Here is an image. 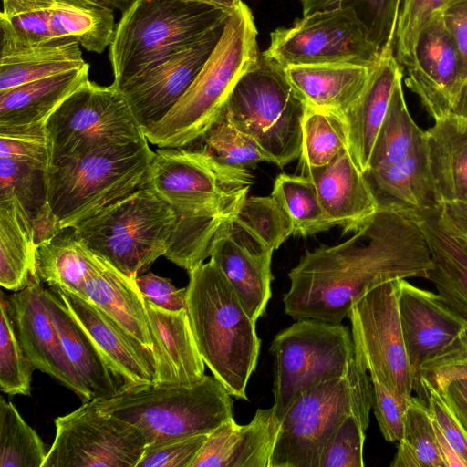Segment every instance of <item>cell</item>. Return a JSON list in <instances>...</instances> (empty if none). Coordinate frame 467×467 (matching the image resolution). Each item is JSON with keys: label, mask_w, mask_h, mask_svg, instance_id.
<instances>
[{"label": "cell", "mask_w": 467, "mask_h": 467, "mask_svg": "<svg viewBox=\"0 0 467 467\" xmlns=\"http://www.w3.org/2000/svg\"><path fill=\"white\" fill-rule=\"evenodd\" d=\"M433 267L419 224L388 208L378 211L348 240L306 252L290 270L283 296L294 320L341 323L368 291L389 281L428 277Z\"/></svg>", "instance_id": "obj_1"}, {"label": "cell", "mask_w": 467, "mask_h": 467, "mask_svg": "<svg viewBox=\"0 0 467 467\" xmlns=\"http://www.w3.org/2000/svg\"><path fill=\"white\" fill-rule=\"evenodd\" d=\"M253 179L249 170L223 166L197 149L154 151L148 186L177 216L164 256L188 272L210 257L219 228L247 197Z\"/></svg>", "instance_id": "obj_2"}, {"label": "cell", "mask_w": 467, "mask_h": 467, "mask_svg": "<svg viewBox=\"0 0 467 467\" xmlns=\"http://www.w3.org/2000/svg\"><path fill=\"white\" fill-rule=\"evenodd\" d=\"M188 273L187 311L200 354L233 397L248 400L260 353L255 321L211 260Z\"/></svg>", "instance_id": "obj_3"}, {"label": "cell", "mask_w": 467, "mask_h": 467, "mask_svg": "<svg viewBox=\"0 0 467 467\" xmlns=\"http://www.w3.org/2000/svg\"><path fill=\"white\" fill-rule=\"evenodd\" d=\"M257 29L248 5L241 1L198 75L169 113L145 129L159 148H182L199 140L223 115L242 76L258 60Z\"/></svg>", "instance_id": "obj_4"}, {"label": "cell", "mask_w": 467, "mask_h": 467, "mask_svg": "<svg viewBox=\"0 0 467 467\" xmlns=\"http://www.w3.org/2000/svg\"><path fill=\"white\" fill-rule=\"evenodd\" d=\"M232 397L213 375H205L192 384L149 383L93 400L102 413L138 429L150 448L209 434L234 418Z\"/></svg>", "instance_id": "obj_5"}, {"label": "cell", "mask_w": 467, "mask_h": 467, "mask_svg": "<svg viewBox=\"0 0 467 467\" xmlns=\"http://www.w3.org/2000/svg\"><path fill=\"white\" fill-rule=\"evenodd\" d=\"M145 140L101 148L50 165L47 203L59 228H73L148 185L154 155Z\"/></svg>", "instance_id": "obj_6"}, {"label": "cell", "mask_w": 467, "mask_h": 467, "mask_svg": "<svg viewBox=\"0 0 467 467\" xmlns=\"http://www.w3.org/2000/svg\"><path fill=\"white\" fill-rule=\"evenodd\" d=\"M372 382L356 365L343 377L319 381L302 392L280 421L268 467H319L321 454L349 415L366 429Z\"/></svg>", "instance_id": "obj_7"}, {"label": "cell", "mask_w": 467, "mask_h": 467, "mask_svg": "<svg viewBox=\"0 0 467 467\" xmlns=\"http://www.w3.org/2000/svg\"><path fill=\"white\" fill-rule=\"evenodd\" d=\"M232 11L192 0H136L115 28L109 59L119 87L150 64L199 39Z\"/></svg>", "instance_id": "obj_8"}, {"label": "cell", "mask_w": 467, "mask_h": 467, "mask_svg": "<svg viewBox=\"0 0 467 467\" xmlns=\"http://www.w3.org/2000/svg\"><path fill=\"white\" fill-rule=\"evenodd\" d=\"M176 222L173 209L147 185L71 229L94 254L136 279L165 254Z\"/></svg>", "instance_id": "obj_9"}, {"label": "cell", "mask_w": 467, "mask_h": 467, "mask_svg": "<svg viewBox=\"0 0 467 467\" xmlns=\"http://www.w3.org/2000/svg\"><path fill=\"white\" fill-rule=\"evenodd\" d=\"M306 108L284 67L260 55L230 94L223 116L283 168L301 155Z\"/></svg>", "instance_id": "obj_10"}, {"label": "cell", "mask_w": 467, "mask_h": 467, "mask_svg": "<svg viewBox=\"0 0 467 467\" xmlns=\"http://www.w3.org/2000/svg\"><path fill=\"white\" fill-rule=\"evenodd\" d=\"M274 403L277 420L314 384L343 377L356 365L348 327L316 319L296 320L274 338Z\"/></svg>", "instance_id": "obj_11"}, {"label": "cell", "mask_w": 467, "mask_h": 467, "mask_svg": "<svg viewBox=\"0 0 467 467\" xmlns=\"http://www.w3.org/2000/svg\"><path fill=\"white\" fill-rule=\"evenodd\" d=\"M51 164L77 159L101 148L143 141L119 87L100 86L89 79L71 93L46 124Z\"/></svg>", "instance_id": "obj_12"}, {"label": "cell", "mask_w": 467, "mask_h": 467, "mask_svg": "<svg viewBox=\"0 0 467 467\" xmlns=\"http://www.w3.org/2000/svg\"><path fill=\"white\" fill-rule=\"evenodd\" d=\"M400 280L381 284L350 308L355 361L400 398L410 400L415 376L406 352L399 314Z\"/></svg>", "instance_id": "obj_13"}, {"label": "cell", "mask_w": 467, "mask_h": 467, "mask_svg": "<svg viewBox=\"0 0 467 467\" xmlns=\"http://www.w3.org/2000/svg\"><path fill=\"white\" fill-rule=\"evenodd\" d=\"M381 50L352 7L317 11L291 26L271 32L261 54L285 67L290 65L352 63L373 65Z\"/></svg>", "instance_id": "obj_14"}, {"label": "cell", "mask_w": 467, "mask_h": 467, "mask_svg": "<svg viewBox=\"0 0 467 467\" xmlns=\"http://www.w3.org/2000/svg\"><path fill=\"white\" fill-rule=\"evenodd\" d=\"M1 45L26 46L74 37L102 53L114 33L112 9L85 0H2Z\"/></svg>", "instance_id": "obj_15"}, {"label": "cell", "mask_w": 467, "mask_h": 467, "mask_svg": "<svg viewBox=\"0 0 467 467\" xmlns=\"http://www.w3.org/2000/svg\"><path fill=\"white\" fill-rule=\"evenodd\" d=\"M55 427L42 467H137L146 448L138 429L102 413L93 400L56 418Z\"/></svg>", "instance_id": "obj_16"}, {"label": "cell", "mask_w": 467, "mask_h": 467, "mask_svg": "<svg viewBox=\"0 0 467 467\" xmlns=\"http://www.w3.org/2000/svg\"><path fill=\"white\" fill-rule=\"evenodd\" d=\"M51 149L46 128L0 132V202L13 200L38 246L63 232L47 203Z\"/></svg>", "instance_id": "obj_17"}, {"label": "cell", "mask_w": 467, "mask_h": 467, "mask_svg": "<svg viewBox=\"0 0 467 467\" xmlns=\"http://www.w3.org/2000/svg\"><path fill=\"white\" fill-rule=\"evenodd\" d=\"M224 24L155 61L119 87L143 130L163 119L183 96L216 46Z\"/></svg>", "instance_id": "obj_18"}, {"label": "cell", "mask_w": 467, "mask_h": 467, "mask_svg": "<svg viewBox=\"0 0 467 467\" xmlns=\"http://www.w3.org/2000/svg\"><path fill=\"white\" fill-rule=\"evenodd\" d=\"M16 337L35 368L79 396L93 395L67 357L44 299V287L31 285L5 297Z\"/></svg>", "instance_id": "obj_19"}, {"label": "cell", "mask_w": 467, "mask_h": 467, "mask_svg": "<svg viewBox=\"0 0 467 467\" xmlns=\"http://www.w3.org/2000/svg\"><path fill=\"white\" fill-rule=\"evenodd\" d=\"M399 314L410 368L417 383L421 366L441 355L467 329V319L439 293L400 280ZM415 388V387H414Z\"/></svg>", "instance_id": "obj_20"}, {"label": "cell", "mask_w": 467, "mask_h": 467, "mask_svg": "<svg viewBox=\"0 0 467 467\" xmlns=\"http://www.w3.org/2000/svg\"><path fill=\"white\" fill-rule=\"evenodd\" d=\"M273 253L233 217L221 225L211 246L210 260L255 322L265 313L271 297Z\"/></svg>", "instance_id": "obj_21"}, {"label": "cell", "mask_w": 467, "mask_h": 467, "mask_svg": "<svg viewBox=\"0 0 467 467\" xmlns=\"http://www.w3.org/2000/svg\"><path fill=\"white\" fill-rule=\"evenodd\" d=\"M406 71L405 85L434 120L453 111L462 87V67L441 11L420 33L414 64Z\"/></svg>", "instance_id": "obj_22"}, {"label": "cell", "mask_w": 467, "mask_h": 467, "mask_svg": "<svg viewBox=\"0 0 467 467\" xmlns=\"http://www.w3.org/2000/svg\"><path fill=\"white\" fill-rule=\"evenodd\" d=\"M314 182L323 211L333 226L356 232L379 208L371 187L348 147L327 165L303 168Z\"/></svg>", "instance_id": "obj_23"}, {"label": "cell", "mask_w": 467, "mask_h": 467, "mask_svg": "<svg viewBox=\"0 0 467 467\" xmlns=\"http://www.w3.org/2000/svg\"><path fill=\"white\" fill-rule=\"evenodd\" d=\"M54 291L128 388L153 382L154 359L150 349L88 300L67 291Z\"/></svg>", "instance_id": "obj_24"}, {"label": "cell", "mask_w": 467, "mask_h": 467, "mask_svg": "<svg viewBox=\"0 0 467 467\" xmlns=\"http://www.w3.org/2000/svg\"><path fill=\"white\" fill-rule=\"evenodd\" d=\"M153 342V384H192L205 376L187 309L170 311L145 300Z\"/></svg>", "instance_id": "obj_25"}, {"label": "cell", "mask_w": 467, "mask_h": 467, "mask_svg": "<svg viewBox=\"0 0 467 467\" xmlns=\"http://www.w3.org/2000/svg\"><path fill=\"white\" fill-rule=\"evenodd\" d=\"M279 424L272 407L244 425L231 418L208 434L192 467H268Z\"/></svg>", "instance_id": "obj_26"}, {"label": "cell", "mask_w": 467, "mask_h": 467, "mask_svg": "<svg viewBox=\"0 0 467 467\" xmlns=\"http://www.w3.org/2000/svg\"><path fill=\"white\" fill-rule=\"evenodd\" d=\"M406 215L419 224L431 252L433 267L427 279L467 319V239L446 221L441 206Z\"/></svg>", "instance_id": "obj_27"}, {"label": "cell", "mask_w": 467, "mask_h": 467, "mask_svg": "<svg viewBox=\"0 0 467 467\" xmlns=\"http://www.w3.org/2000/svg\"><path fill=\"white\" fill-rule=\"evenodd\" d=\"M89 65L0 92V132L46 128L60 104L88 80Z\"/></svg>", "instance_id": "obj_28"}, {"label": "cell", "mask_w": 467, "mask_h": 467, "mask_svg": "<svg viewBox=\"0 0 467 467\" xmlns=\"http://www.w3.org/2000/svg\"><path fill=\"white\" fill-rule=\"evenodd\" d=\"M402 75L393 48L381 50L364 90L343 114L348 130V149L364 173L369 169L373 146L396 81Z\"/></svg>", "instance_id": "obj_29"}, {"label": "cell", "mask_w": 467, "mask_h": 467, "mask_svg": "<svg viewBox=\"0 0 467 467\" xmlns=\"http://www.w3.org/2000/svg\"><path fill=\"white\" fill-rule=\"evenodd\" d=\"M365 176L379 206L404 214L441 206L434 190L423 139L402 160Z\"/></svg>", "instance_id": "obj_30"}, {"label": "cell", "mask_w": 467, "mask_h": 467, "mask_svg": "<svg viewBox=\"0 0 467 467\" xmlns=\"http://www.w3.org/2000/svg\"><path fill=\"white\" fill-rule=\"evenodd\" d=\"M44 299L69 361L89 389L93 399H110L128 386L52 289L44 287Z\"/></svg>", "instance_id": "obj_31"}, {"label": "cell", "mask_w": 467, "mask_h": 467, "mask_svg": "<svg viewBox=\"0 0 467 467\" xmlns=\"http://www.w3.org/2000/svg\"><path fill=\"white\" fill-rule=\"evenodd\" d=\"M375 64L290 65L284 71L306 107L343 115L364 90Z\"/></svg>", "instance_id": "obj_32"}, {"label": "cell", "mask_w": 467, "mask_h": 467, "mask_svg": "<svg viewBox=\"0 0 467 467\" xmlns=\"http://www.w3.org/2000/svg\"><path fill=\"white\" fill-rule=\"evenodd\" d=\"M85 295L87 300L152 352L146 302L135 279L93 253Z\"/></svg>", "instance_id": "obj_33"}, {"label": "cell", "mask_w": 467, "mask_h": 467, "mask_svg": "<svg viewBox=\"0 0 467 467\" xmlns=\"http://www.w3.org/2000/svg\"><path fill=\"white\" fill-rule=\"evenodd\" d=\"M424 143L438 202L467 203V118L451 112L434 120Z\"/></svg>", "instance_id": "obj_34"}, {"label": "cell", "mask_w": 467, "mask_h": 467, "mask_svg": "<svg viewBox=\"0 0 467 467\" xmlns=\"http://www.w3.org/2000/svg\"><path fill=\"white\" fill-rule=\"evenodd\" d=\"M87 64L74 37L26 46L1 45L0 92Z\"/></svg>", "instance_id": "obj_35"}, {"label": "cell", "mask_w": 467, "mask_h": 467, "mask_svg": "<svg viewBox=\"0 0 467 467\" xmlns=\"http://www.w3.org/2000/svg\"><path fill=\"white\" fill-rule=\"evenodd\" d=\"M33 230L13 200L0 202V285L17 292L41 284Z\"/></svg>", "instance_id": "obj_36"}, {"label": "cell", "mask_w": 467, "mask_h": 467, "mask_svg": "<svg viewBox=\"0 0 467 467\" xmlns=\"http://www.w3.org/2000/svg\"><path fill=\"white\" fill-rule=\"evenodd\" d=\"M63 232L36 247L38 276L51 289L86 299L93 252L73 233L62 234Z\"/></svg>", "instance_id": "obj_37"}, {"label": "cell", "mask_w": 467, "mask_h": 467, "mask_svg": "<svg viewBox=\"0 0 467 467\" xmlns=\"http://www.w3.org/2000/svg\"><path fill=\"white\" fill-rule=\"evenodd\" d=\"M402 80L403 75L396 81L373 146L368 171L402 160L423 139L424 130L413 120L407 107Z\"/></svg>", "instance_id": "obj_38"}, {"label": "cell", "mask_w": 467, "mask_h": 467, "mask_svg": "<svg viewBox=\"0 0 467 467\" xmlns=\"http://www.w3.org/2000/svg\"><path fill=\"white\" fill-rule=\"evenodd\" d=\"M391 467H445L428 405L411 396Z\"/></svg>", "instance_id": "obj_39"}, {"label": "cell", "mask_w": 467, "mask_h": 467, "mask_svg": "<svg viewBox=\"0 0 467 467\" xmlns=\"http://www.w3.org/2000/svg\"><path fill=\"white\" fill-rule=\"evenodd\" d=\"M271 195L289 215L293 235L306 237L334 227L323 211L314 182L307 176L280 173Z\"/></svg>", "instance_id": "obj_40"}, {"label": "cell", "mask_w": 467, "mask_h": 467, "mask_svg": "<svg viewBox=\"0 0 467 467\" xmlns=\"http://www.w3.org/2000/svg\"><path fill=\"white\" fill-rule=\"evenodd\" d=\"M345 147H348V130L344 116L306 107L299 157L302 169L327 165Z\"/></svg>", "instance_id": "obj_41"}, {"label": "cell", "mask_w": 467, "mask_h": 467, "mask_svg": "<svg viewBox=\"0 0 467 467\" xmlns=\"http://www.w3.org/2000/svg\"><path fill=\"white\" fill-rule=\"evenodd\" d=\"M199 140L197 150L226 167L250 171L263 161L273 163L253 138L236 129L223 115Z\"/></svg>", "instance_id": "obj_42"}, {"label": "cell", "mask_w": 467, "mask_h": 467, "mask_svg": "<svg viewBox=\"0 0 467 467\" xmlns=\"http://www.w3.org/2000/svg\"><path fill=\"white\" fill-rule=\"evenodd\" d=\"M44 442L12 402L0 399V467H42Z\"/></svg>", "instance_id": "obj_43"}, {"label": "cell", "mask_w": 467, "mask_h": 467, "mask_svg": "<svg viewBox=\"0 0 467 467\" xmlns=\"http://www.w3.org/2000/svg\"><path fill=\"white\" fill-rule=\"evenodd\" d=\"M303 16L352 7L380 50L393 48L401 0H301Z\"/></svg>", "instance_id": "obj_44"}, {"label": "cell", "mask_w": 467, "mask_h": 467, "mask_svg": "<svg viewBox=\"0 0 467 467\" xmlns=\"http://www.w3.org/2000/svg\"><path fill=\"white\" fill-rule=\"evenodd\" d=\"M233 219L273 251L294 234L289 215L273 195L247 196Z\"/></svg>", "instance_id": "obj_45"}, {"label": "cell", "mask_w": 467, "mask_h": 467, "mask_svg": "<svg viewBox=\"0 0 467 467\" xmlns=\"http://www.w3.org/2000/svg\"><path fill=\"white\" fill-rule=\"evenodd\" d=\"M0 313L1 390L9 395L28 396L31 393L32 372L35 368L16 337L3 292Z\"/></svg>", "instance_id": "obj_46"}, {"label": "cell", "mask_w": 467, "mask_h": 467, "mask_svg": "<svg viewBox=\"0 0 467 467\" xmlns=\"http://www.w3.org/2000/svg\"><path fill=\"white\" fill-rule=\"evenodd\" d=\"M449 0H401L394 40V56L403 69L415 60L420 33Z\"/></svg>", "instance_id": "obj_47"}, {"label": "cell", "mask_w": 467, "mask_h": 467, "mask_svg": "<svg viewBox=\"0 0 467 467\" xmlns=\"http://www.w3.org/2000/svg\"><path fill=\"white\" fill-rule=\"evenodd\" d=\"M366 430L357 416L347 417L324 449L319 467H364Z\"/></svg>", "instance_id": "obj_48"}, {"label": "cell", "mask_w": 467, "mask_h": 467, "mask_svg": "<svg viewBox=\"0 0 467 467\" xmlns=\"http://www.w3.org/2000/svg\"><path fill=\"white\" fill-rule=\"evenodd\" d=\"M455 379H467V329L445 351L421 366L414 390L429 386L441 392Z\"/></svg>", "instance_id": "obj_49"}, {"label": "cell", "mask_w": 467, "mask_h": 467, "mask_svg": "<svg viewBox=\"0 0 467 467\" xmlns=\"http://www.w3.org/2000/svg\"><path fill=\"white\" fill-rule=\"evenodd\" d=\"M417 394L429 408L436 427L441 431L450 446L467 467V432L461 425L442 395L429 386H422Z\"/></svg>", "instance_id": "obj_50"}, {"label": "cell", "mask_w": 467, "mask_h": 467, "mask_svg": "<svg viewBox=\"0 0 467 467\" xmlns=\"http://www.w3.org/2000/svg\"><path fill=\"white\" fill-rule=\"evenodd\" d=\"M370 379L372 409L380 431L387 441H399L403 434L409 400L397 396L376 378L370 377Z\"/></svg>", "instance_id": "obj_51"}, {"label": "cell", "mask_w": 467, "mask_h": 467, "mask_svg": "<svg viewBox=\"0 0 467 467\" xmlns=\"http://www.w3.org/2000/svg\"><path fill=\"white\" fill-rule=\"evenodd\" d=\"M207 437L199 434L145 448L137 467H192Z\"/></svg>", "instance_id": "obj_52"}, {"label": "cell", "mask_w": 467, "mask_h": 467, "mask_svg": "<svg viewBox=\"0 0 467 467\" xmlns=\"http://www.w3.org/2000/svg\"><path fill=\"white\" fill-rule=\"evenodd\" d=\"M135 281L145 300L155 306L170 311L187 309V287L177 288L170 279L150 272Z\"/></svg>", "instance_id": "obj_53"}, {"label": "cell", "mask_w": 467, "mask_h": 467, "mask_svg": "<svg viewBox=\"0 0 467 467\" xmlns=\"http://www.w3.org/2000/svg\"><path fill=\"white\" fill-rule=\"evenodd\" d=\"M441 14L460 57L463 86L467 80V0H449Z\"/></svg>", "instance_id": "obj_54"}, {"label": "cell", "mask_w": 467, "mask_h": 467, "mask_svg": "<svg viewBox=\"0 0 467 467\" xmlns=\"http://www.w3.org/2000/svg\"><path fill=\"white\" fill-rule=\"evenodd\" d=\"M440 393L467 432V379H452Z\"/></svg>", "instance_id": "obj_55"}, {"label": "cell", "mask_w": 467, "mask_h": 467, "mask_svg": "<svg viewBox=\"0 0 467 467\" xmlns=\"http://www.w3.org/2000/svg\"><path fill=\"white\" fill-rule=\"evenodd\" d=\"M441 211L446 221L467 239V203L444 202L441 204Z\"/></svg>", "instance_id": "obj_56"}, {"label": "cell", "mask_w": 467, "mask_h": 467, "mask_svg": "<svg viewBox=\"0 0 467 467\" xmlns=\"http://www.w3.org/2000/svg\"><path fill=\"white\" fill-rule=\"evenodd\" d=\"M96 5L109 9H118L122 13L126 11L136 0H85Z\"/></svg>", "instance_id": "obj_57"}, {"label": "cell", "mask_w": 467, "mask_h": 467, "mask_svg": "<svg viewBox=\"0 0 467 467\" xmlns=\"http://www.w3.org/2000/svg\"><path fill=\"white\" fill-rule=\"evenodd\" d=\"M452 113L467 118V80L460 91Z\"/></svg>", "instance_id": "obj_58"}, {"label": "cell", "mask_w": 467, "mask_h": 467, "mask_svg": "<svg viewBox=\"0 0 467 467\" xmlns=\"http://www.w3.org/2000/svg\"><path fill=\"white\" fill-rule=\"evenodd\" d=\"M211 4L223 9L232 11L242 0H192Z\"/></svg>", "instance_id": "obj_59"}]
</instances>
